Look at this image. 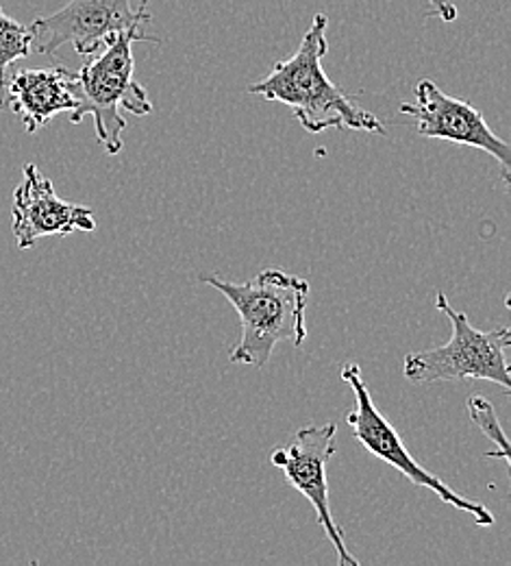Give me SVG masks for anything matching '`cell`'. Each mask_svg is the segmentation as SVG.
<instances>
[{"instance_id": "obj_1", "label": "cell", "mask_w": 511, "mask_h": 566, "mask_svg": "<svg viewBox=\"0 0 511 566\" xmlns=\"http://www.w3.org/2000/svg\"><path fill=\"white\" fill-rule=\"evenodd\" d=\"M327 15L318 13L290 60L279 62L270 74L248 87V94L284 103L307 134L351 129L385 136V125L353 103L322 69L329 53Z\"/></svg>"}, {"instance_id": "obj_2", "label": "cell", "mask_w": 511, "mask_h": 566, "mask_svg": "<svg viewBox=\"0 0 511 566\" xmlns=\"http://www.w3.org/2000/svg\"><path fill=\"white\" fill-rule=\"evenodd\" d=\"M233 305L242 323L239 343L228 352L231 364L264 368L281 343L302 347L307 338L309 282L281 269H266L244 283L201 275Z\"/></svg>"}, {"instance_id": "obj_3", "label": "cell", "mask_w": 511, "mask_h": 566, "mask_svg": "<svg viewBox=\"0 0 511 566\" xmlns=\"http://www.w3.org/2000/svg\"><path fill=\"white\" fill-rule=\"evenodd\" d=\"M136 42L159 44L161 40L148 35L145 29L125 31L76 72L78 107L71 114V123L81 125L85 116H92L96 138L107 155L123 150V132L127 129L125 112L134 116L152 114L147 90L136 81Z\"/></svg>"}, {"instance_id": "obj_4", "label": "cell", "mask_w": 511, "mask_h": 566, "mask_svg": "<svg viewBox=\"0 0 511 566\" xmlns=\"http://www.w3.org/2000/svg\"><path fill=\"white\" fill-rule=\"evenodd\" d=\"M436 307L450 321L453 336L446 345L405 355L403 373L414 384L483 379L499 384L503 395L511 392L510 327L481 332L472 327L464 312L450 307L446 294L438 292Z\"/></svg>"}, {"instance_id": "obj_5", "label": "cell", "mask_w": 511, "mask_h": 566, "mask_svg": "<svg viewBox=\"0 0 511 566\" xmlns=\"http://www.w3.org/2000/svg\"><path fill=\"white\" fill-rule=\"evenodd\" d=\"M340 375L355 392V408L349 412L347 423L353 431V438L362 442V447L370 455H374L381 462L396 469L414 486L427 489L434 495L439 496L444 503L470 514L477 521V525L492 527L497 523L494 514L486 505L455 493L450 486H446L439 480L438 475L429 473L420 462H416L412 458V453L407 451L398 431L376 410V406L372 401V395H370L364 377H362L360 364H347Z\"/></svg>"}, {"instance_id": "obj_6", "label": "cell", "mask_w": 511, "mask_h": 566, "mask_svg": "<svg viewBox=\"0 0 511 566\" xmlns=\"http://www.w3.org/2000/svg\"><path fill=\"white\" fill-rule=\"evenodd\" d=\"M150 22L148 0H68L60 11L35 18L33 51L53 55L71 44L78 55H96L103 46L131 29Z\"/></svg>"}, {"instance_id": "obj_7", "label": "cell", "mask_w": 511, "mask_h": 566, "mask_svg": "<svg viewBox=\"0 0 511 566\" xmlns=\"http://www.w3.org/2000/svg\"><path fill=\"white\" fill-rule=\"evenodd\" d=\"M336 436H338L336 423L320 424V427L307 424L294 436L288 447L273 451L270 464L284 471L286 480L313 505L318 525L331 541L340 565L360 566V560L347 547L342 527L336 523L331 512V501H329L327 467L338 451Z\"/></svg>"}, {"instance_id": "obj_8", "label": "cell", "mask_w": 511, "mask_h": 566, "mask_svg": "<svg viewBox=\"0 0 511 566\" xmlns=\"http://www.w3.org/2000/svg\"><path fill=\"white\" fill-rule=\"evenodd\" d=\"M414 96L416 103H403L401 114H407L416 120L418 134L423 138L455 142L492 155L501 164L503 181L510 184V144L492 132L479 109L461 98L446 94L429 78L418 81Z\"/></svg>"}, {"instance_id": "obj_9", "label": "cell", "mask_w": 511, "mask_h": 566, "mask_svg": "<svg viewBox=\"0 0 511 566\" xmlns=\"http://www.w3.org/2000/svg\"><path fill=\"white\" fill-rule=\"evenodd\" d=\"M11 229L20 251L33 249L42 238L94 231L96 218L85 206L57 197L53 181L35 164L22 168V181L13 192Z\"/></svg>"}, {"instance_id": "obj_10", "label": "cell", "mask_w": 511, "mask_h": 566, "mask_svg": "<svg viewBox=\"0 0 511 566\" xmlns=\"http://www.w3.org/2000/svg\"><path fill=\"white\" fill-rule=\"evenodd\" d=\"M4 98L24 132L33 136L55 116L73 114L78 107L76 72L64 66L9 72Z\"/></svg>"}, {"instance_id": "obj_11", "label": "cell", "mask_w": 511, "mask_h": 566, "mask_svg": "<svg viewBox=\"0 0 511 566\" xmlns=\"http://www.w3.org/2000/svg\"><path fill=\"white\" fill-rule=\"evenodd\" d=\"M33 53L31 27L13 20L0 4V107L7 105L4 85L9 69Z\"/></svg>"}, {"instance_id": "obj_12", "label": "cell", "mask_w": 511, "mask_h": 566, "mask_svg": "<svg viewBox=\"0 0 511 566\" xmlns=\"http://www.w3.org/2000/svg\"><path fill=\"white\" fill-rule=\"evenodd\" d=\"M466 408H468L470 421L481 429V433L492 444H497V451L488 453V458L501 460L505 467H510V442H508V436L503 431V424H501L497 412H494V406L488 399H483V397H470Z\"/></svg>"}, {"instance_id": "obj_13", "label": "cell", "mask_w": 511, "mask_h": 566, "mask_svg": "<svg viewBox=\"0 0 511 566\" xmlns=\"http://www.w3.org/2000/svg\"><path fill=\"white\" fill-rule=\"evenodd\" d=\"M427 2H432L434 4V9H436V15L441 18L444 22H453V20H457V7H455V2L453 0H427Z\"/></svg>"}]
</instances>
